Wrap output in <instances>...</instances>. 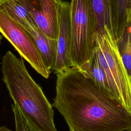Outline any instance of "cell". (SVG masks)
I'll return each mask as SVG.
<instances>
[{"instance_id": "obj_5", "label": "cell", "mask_w": 131, "mask_h": 131, "mask_svg": "<svg viewBox=\"0 0 131 131\" xmlns=\"http://www.w3.org/2000/svg\"><path fill=\"white\" fill-rule=\"evenodd\" d=\"M0 32L38 73L45 78H49L51 71L45 64L29 35L1 9Z\"/></svg>"}, {"instance_id": "obj_16", "label": "cell", "mask_w": 131, "mask_h": 131, "mask_svg": "<svg viewBox=\"0 0 131 131\" xmlns=\"http://www.w3.org/2000/svg\"><path fill=\"white\" fill-rule=\"evenodd\" d=\"M2 39V36L1 35H0V43H1V42Z\"/></svg>"}, {"instance_id": "obj_14", "label": "cell", "mask_w": 131, "mask_h": 131, "mask_svg": "<svg viewBox=\"0 0 131 131\" xmlns=\"http://www.w3.org/2000/svg\"><path fill=\"white\" fill-rule=\"evenodd\" d=\"M14 114L15 131H40L38 129L14 104L11 105Z\"/></svg>"}, {"instance_id": "obj_11", "label": "cell", "mask_w": 131, "mask_h": 131, "mask_svg": "<svg viewBox=\"0 0 131 131\" xmlns=\"http://www.w3.org/2000/svg\"><path fill=\"white\" fill-rule=\"evenodd\" d=\"M84 72L92 79L96 85L103 93L112 98L117 99L108 78L95 53L90 66Z\"/></svg>"}, {"instance_id": "obj_10", "label": "cell", "mask_w": 131, "mask_h": 131, "mask_svg": "<svg viewBox=\"0 0 131 131\" xmlns=\"http://www.w3.org/2000/svg\"><path fill=\"white\" fill-rule=\"evenodd\" d=\"M0 9L25 30L38 27L29 11L17 0L2 1L0 3Z\"/></svg>"}, {"instance_id": "obj_17", "label": "cell", "mask_w": 131, "mask_h": 131, "mask_svg": "<svg viewBox=\"0 0 131 131\" xmlns=\"http://www.w3.org/2000/svg\"><path fill=\"white\" fill-rule=\"evenodd\" d=\"M123 131H131V129H126V130H124Z\"/></svg>"}, {"instance_id": "obj_18", "label": "cell", "mask_w": 131, "mask_h": 131, "mask_svg": "<svg viewBox=\"0 0 131 131\" xmlns=\"http://www.w3.org/2000/svg\"><path fill=\"white\" fill-rule=\"evenodd\" d=\"M4 1V0H0V3H1V2H2V1Z\"/></svg>"}, {"instance_id": "obj_3", "label": "cell", "mask_w": 131, "mask_h": 131, "mask_svg": "<svg viewBox=\"0 0 131 131\" xmlns=\"http://www.w3.org/2000/svg\"><path fill=\"white\" fill-rule=\"evenodd\" d=\"M70 29L73 67L85 71L92 61L96 46L97 26L92 0L71 1Z\"/></svg>"}, {"instance_id": "obj_1", "label": "cell", "mask_w": 131, "mask_h": 131, "mask_svg": "<svg viewBox=\"0 0 131 131\" xmlns=\"http://www.w3.org/2000/svg\"><path fill=\"white\" fill-rule=\"evenodd\" d=\"M52 106L70 131H123L131 129V113L117 99L103 93L84 71L72 67L56 74Z\"/></svg>"}, {"instance_id": "obj_2", "label": "cell", "mask_w": 131, "mask_h": 131, "mask_svg": "<svg viewBox=\"0 0 131 131\" xmlns=\"http://www.w3.org/2000/svg\"><path fill=\"white\" fill-rule=\"evenodd\" d=\"M1 71L10 97L25 116L40 131H57L52 105L29 73L23 58L8 51L2 58Z\"/></svg>"}, {"instance_id": "obj_13", "label": "cell", "mask_w": 131, "mask_h": 131, "mask_svg": "<svg viewBox=\"0 0 131 131\" xmlns=\"http://www.w3.org/2000/svg\"><path fill=\"white\" fill-rule=\"evenodd\" d=\"M97 26V33L102 31L105 26L112 30L110 0H92Z\"/></svg>"}, {"instance_id": "obj_12", "label": "cell", "mask_w": 131, "mask_h": 131, "mask_svg": "<svg viewBox=\"0 0 131 131\" xmlns=\"http://www.w3.org/2000/svg\"><path fill=\"white\" fill-rule=\"evenodd\" d=\"M116 41L122 60L131 81V16L121 36Z\"/></svg>"}, {"instance_id": "obj_7", "label": "cell", "mask_w": 131, "mask_h": 131, "mask_svg": "<svg viewBox=\"0 0 131 131\" xmlns=\"http://www.w3.org/2000/svg\"><path fill=\"white\" fill-rule=\"evenodd\" d=\"M70 3L62 1L60 11L56 58L53 69L55 73L62 72L73 67L70 56Z\"/></svg>"}, {"instance_id": "obj_9", "label": "cell", "mask_w": 131, "mask_h": 131, "mask_svg": "<svg viewBox=\"0 0 131 131\" xmlns=\"http://www.w3.org/2000/svg\"><path fill=\"white\" fill-rule=\"evenodd\" d=\"M110 8L112 31L117 40L131 16V0H110Z\"/></svg>"}, {"instance_id": "obj_6", "label": "cell", "mask_w": 131, "mask_h": 131, "mask_svg": "<svg viewBox=\"0 0 131 131\" xmlns=\"http://www.w3.org/2000/svg\"><path fill=\"white\" fill-rule=\"evenodd\" d=\"M29 11L43 33L57 40L61 0H17Z\"/></svg>"}, {"instance_id": "obj_15", "label": "cell", "mask_w": 131, "mask_h": 131, "mask_svg": "<svg viewBox=\"0 0 131 131\" xmlns=\"http://www.w3.org/2000/svg\"><path fill=\"white\" fill-rule=\"evenodd\" d=\"M0 131H12L7 128L6 126H3L0 127Z\"/></svg>"}, {"instance_id": "obj_4", "label": "cell", "mask_w": 131, "mask_h": 131, "mask_svg": "<svg viewBox=\"0 0 131 131\" xmlns=\"http://www.w3.org/2000/svg\"><path fill=\"white\" fill-rule=\"evenodd\" d=\"M95 54L117 99L131 113V81L122 60L116 39L107 26L96 34Z\"/></svg>"}, {"instance_id": "obj_8", "label": "cell", "mask_w": 131, "mask_h": 131, "mask_svg": "<svg viewBox=\"0 0 131 131\" xmlns=\"http://www.w3.org/2000/svg\"><path fill=\"white\" fill-rule=\"evenodd\" d=\"M25 31L30 36L47 67L51 71L53 70L56 58L57 40L47 36L38 27Z\"/></svg>"}]
</instances>
